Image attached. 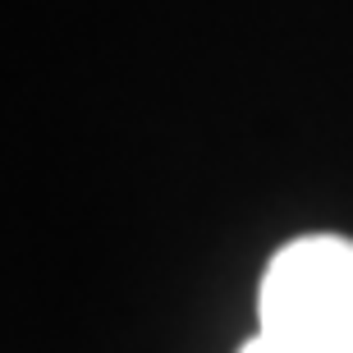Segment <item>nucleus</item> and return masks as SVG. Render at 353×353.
<instances>
[{
	"instance_id": "obj_1",
	"label": "nucleus",
	"mask_w": 353,
	"mask_h": 353,
	"mask_svg": "<svg viewBox=\"0 0 353 353\" xmlns=\"http://www.w3.org/2000/svg\"><path fill=\"white\" fill-rule=\"evenodd\" d=\"M257 312L275 353H353V239L285 243L262 275Z\"/></svg>"
},
{
	"instance_id": "obj_2",
	"label": "nucleus",
	"mask_w": 353,
	"mask_h": 353,
	"mask_svg": "<svg viewBox=\"0 0 353 353\" xmlns=\"http://www.w3.org/2000/svg\"><path fill=\"white\" fill-rule=\"evenodd\" d=\"M239 353H275V349H271V344L262 340V335H257V340H248V344H243V349H239Z\"/></svg>"
}]
</instances>
